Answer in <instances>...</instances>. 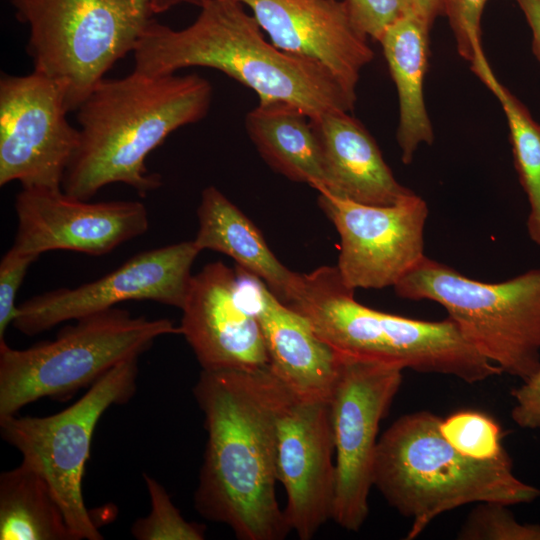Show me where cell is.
Instances as JSON below:
<instances>
[{
    "instance_id": "obj_1",
    "label": "cell",
    "mask_w": 540,
    "mask_h": 540,
    "mask_svg": "<svg viewBox=\"0 0 540 540\" xmlns=\"http://www.w3.org/2000/svg\"><path fill=\"white\" fill-rule=\"evenodd\" d=\"M267 369L202 370L193 389L208 435L194 505L241 540H281L291 531L275 493Z\"/></svg>"
},
{
    "instance_id": "obj_2",
    "label": "cell",
    "mask_w": 540,
    "mask_h": 540,
    "mask_svg": "<svg viewBox=\"0 0 540 540\" xmlns=\"http://www.w3.org/2000/svg\"><path fill=\"white\" fill-rule=\"evenodd\" d=\"M212 86L196 73L148 75L137 71L102 79L77 109L80 143L66 170L62 190L89 200L112 183L140 196L160 187L147 156L172 132L202 120Z\"/></svg>"
},
{
    "instance_id": "obj_3",
    "label": "cell",
    "mask_w": 540,
    "mask_h": 540,
    "mask_svg": "<svg viewBox=\"0 0 540 540\" xmlns=\"http://www.w3.org/2000/svg\"><path fill=\"white\" fill-rule=\"evenodd\" d=\"M133 53L137 72L216 69L252 89L260 101L291 103L310 119L350 112L357 100L321 63L268 42L253 15L235 0H208L195 21L180 30L153 20Z\"/></svg>"
},
{
    "instance_id": "obj_4",
    "label": "cell",
    "mask_w": 540,
    "mask_h": 540,
    "mask_svg": "<svg viewBox=\"0 0 540 540\" xmlns=\"http://www.w3.org/2000/svg\"><path fill=\"white\" fill-rule=\"evenodd\" d=\"M441 418L417 411L396 419L379 437L373 486L399 514L411 519L407 540L439 515L471 503L529 504L540 489L520 480L505 450L479 460L458 452L440 431Z\"/></svg>"
},
{
    "instance_id": "obj_5",
    "label": "cell",
    "mask_w": 540,
    "mask_h": 540,
    "mask_svg": "<svg viewBox=\"0 0 540 540\" xmlns=\"http://www.w3.org/2000/svg\"><path fill=\"white\" fill-rule=\"evenodd\" d=\"M285 305L341 355L422 373L452 376L468 384L502 374L449 318L424 321L362 305L336 266L297 273Z\"/></svg>"
},
{
    "instance_id": "obj_6",
    "label": "cell",
    "mask_w": 540,
    "mask_h": 540,
    "mask_svg": "<svg viewBox=\"0 0 540 540\" xmlns=\"http://www.w3.org/2000/svg\"><path fill=\"white\" fill-rule=\"evenodd\" d=\"M180 334L167 318L110 308L76 320L55 339L26 349L0 342V418L43 397L64 399L122 361L138 358L162 336Z\"/></svg>"
},
{
    "instance_id": "obj_7",
    "label": "cell",
    "mask_w": 540,
    "mask_h": 540,
    "mask_svg": "<svg viewBox=\"0 0 540 540\" xmlns=\"http://www.w3.org/2000/svg\"><path fill=\"white\" fill-rule=\"evenodd\" d=\"M29 27L34 71L62 90L77 110L113 65L134 52L152 23V0H11Z\"/></svg>"
},
{
    "instance_id": "obj_8",
    "label": "cell",
    "mask_w": 540,
    "mask_h": 540,
    "mask_svg": "<svg viewBox=\"0 0 540 540\" xmlns=\"http://www.w3.org/2000/svg\"><path fill=\"white\" fill-rule=\"evenodd\" d=\"M393 288L401 298L440 304L502 373L522 382L540 369V267L484 283L424 256Z\"/></svg>"
},
{
    "instance_id": "obj_9",
    "label": "cell",
    "mask_w": 540,
    "mask_h": 540,
    "mask_svg": "<svg viewBox=\"0 0 540 540\" xmlns=\"http://www.w3.org/2000/svg\"><path fill=\"white\" fill-rule=\"evenodd\" d=\"M138 358L117 364L64 410L44 417L10 415L0 418L1 436L22 455V462L49 484L77 540H101L82 493L86 462L94 430L113 405L135 393Z\"/></svg>"
},
{
    "instance_id": "obj_10",
    "label": "cell",
    "mask_w": 540,
    "mask_h": 540,
    "mask_svg": "<svg viewBox=\"0 0 540 540\" xmlns=\"http://www.w3.org/2000/svg\"><path fill=\"white\" fill-rule=\"evenodd\" d=\"M402 371L341 355L328 403L336 468L332 520L347 531H358L367 519L379 425L400 389Z\"/></svg>"
},
{
    "instance_id": "obj_11",
    "label": "cell",
    "mask_w": 540,
    "mask_h": 540,
    "mask_svg": "<svg viewBox=\"0 0 540 540\" xmlns=\"http://www.w3.org/2000/svg\"><path fill=\"white\" fill-rule=\"evenodd\" d=\"M276 436V476L291 531L310 540L332 519L336 468L328 401L298 396L267 369Z\"/></svg>"
},
{
    "instance_id": "obj_12",
    "label": "cell",
    "mask_w": 540,
    "mask_h": 540,
    "mask_svg": "<svg viewBox=\"0 0 540 540\" xmlns=\"http://www.w3.org/2000/svg\"><path fill=\"white\" fill-rule=\"evenodd\" d=\"M60 87L33 71L0 80V185L60 189L79 146Z\"/></svg>"
},
{
    "instance_id": "obj_13",
    "label": "cell",
    "mask_w": 540,
    "mask_h": 540,
    "mask_svg": "<svg viewBox=\"0 0 540 540\" xmlns=\"http://www.w3.org/2000/svg\"><path fill=\"white\" fill-rule=\"evenodd\" d=\"M318 204L340 237L336 265L352 289L394 287L425 256V200L414 192L397 203L375 206L319 192Z\"/></svg>"
},
{
    "instance_id": "obj_14",
    "label": "cell",
    "mask_w": 540,
    "mask_h": 540,
    "mask_svg": "<svg viewBox=\"0 0 540 540\" xmlns=\"http://www.w3.org/2000/svg\"><path fill=\"white\" fill-rule=\"evenodd\" d=\"M200 252L192 240L138 253L90 283L33 296L18 306L12 325L33 336L131 300L182 309L193 276L191 267Z\"/></svg>"
},
{
    "instance_id": "obj_15",
    "label": "cell",
    "mask_w": 540,
    "mask_h": 540,
    "mask_svg": "<svg viewBox=\"0 0 540 540\" xmlns=\"http://www.w3.org/2000/svg\"><path fill=\"white\" fill-rule=\"evenodd\" d=\"M15 211L18 226L10 249L36 257L51 250L102 256L149 228L147 208L139 201L92 203L62 188H22Z\"/></svg>"
},
{
    "instance_id": "obj_16",
    "label": "cell",
    "mask_w": 540,
    "mask_h": 540,
    "mask_svg": "<svg viewBox=\"0 0 540 540\" xmlns=\"http://www.w3.org/2000/svg\"><path fill=\"white\" fill-rule=\"evenodd\" d=\"M181 335L202 370L253 372L269 367L261 325L245 301L236 270L221 261L192 276Z\"/></svg>"
},
{
    "instance_id": "obj_17",
    "label": "cell",
    "mask_w": 540,
    "mask_h": 540,
    "mask_svg": "<svg viewBox=\"0 0 540 540\" xmlns=\"http://www.w3.org/2000/svg\"><path fill=\"white\" fill-rule=\"evenodd\" d=\"M278 49L324 65L351 94L374 52L343 0H235Z\"/></svg>"
},
{
    "instance_id": "obj_18",
    "label": "cell",
    "mask_w": 540,
    "mask_h": 540,
    "mask_svg": "<svg viewBox=\"0 0 540 540\" xmlns=\"http://www.w3.org/2000/svg\"><path fill=\"white\" fill-rule=\"evenodd\" d=\"M236 272L241 293L261 325L270 371L298 396L329 401L341 355L261 279L238 266Z\"/></svg>"
},
{
    "instance_id": "obj_19",
    "label": "cell",
    "mask_w": 540,
    "mask_h": 540,
    "mask_svg": "<svg viewBox=\"0 0 540 540\" xmlns=\"http://www.w3.org/2000/svg\"><path fill=\"white\" fill-rule=\"evenodd\" d=\"M333 194L358 203L388 206L413 193L401 185L364 125L349 112L311 119Z\"/></svg>"
},
{
    "instance_id": "obj_20",
    "label": "cell",
    "mask_w": 540,
    "mask_h": 540,
    "mask_svg": "<svg viewBox=\"0 0 540 540\" xmlns=\"http://www.w3.org/2000/svg\"><path fill=\"white\" fill-rule=\"evenodd\" d=\"M430 28L412 7L378 41L397 90L399 120L396 140L405 165L412 162L421 144L431 145L434 141L424 98Z\"/></svg>"
},
{
    "instance_id": "obj_21",
    "label": "cell",
    "mask_w": 540,
    "mask_h": 540,
    "mask_svg": "<svg viewBox=\"0 0 540 540\" xmlns=\"http://www.w3.org/2000/svg\"><path fill=\"white\" fill-rule=\"evenodd\" d=\"M246 132L261 158L291 181L331 192L323 154L308 115L280 100H264L245 117Z\"/></svg>"
},
{
    "instance_id": "obj_22",
    "label": "cell",
    "mask_w": 540,
    "mask_h": 540,
    "mask_svg": "<svg viewBox=\"0 0 540 540\" xmlns=\"http://www.w3.org/2000/svg\"><path fill=\"white\" fill-rule=\"evenodd\" d=\"M197 217L193 241L200 251L210 249L231 257L281 302L286 299L297 273L276 258L254 223L215 186L202 191Z\"/></svg>"
},
{
    "instance_id": "obj_23",
    "label": "cell",
    "mask_w": 540,
    "mask_h": 540,
    "mask_svg": "<svg viewBox=\"0 0 540 540\" xmlns=\"http://www.w3.org/2000/svg\"><path fill=\"white\" fill-rule=\"evenodd\" d=\"M1 540H77L47 481L24 462L0 475Z\"/></svg>"
},
{
    "instance_id": "obj_24",
    "label": "cell",
    "mask_w": 540,
    "mask_h": 540,
    "mask_svg": "<svg viewBox=\"0 0 540 540\" xmlns=\"http://www.w3.org/2000/svg\"><path fill=\"white\" fill-rule=\"evenodd\" d=\"M471 69L498 99L506 116L515 168L530 206L527 232L540 246V124L497 79L486 57L472 64Z\"/></svg>"
},
{
    "instance_id": "obj_25",
    "label": "cell",
    "mask_w": 540,
    "mask_h": 540,
    "mask_svg": "<svg viewBox=\"0 0 540 540\" xmlns=\"http://www.w3.org/2000/svg\"><path fill=\"white\" fill-rule=\"evenodd\" d=\"M149 494L150 513L131 527L138 540H202L205 526L187 521L173 504L166 489L148 474H143Z\"/></svg>"
},
{
    "instance_id": "obj_26",
    "label": "cell",
    "mask_w": 540,
    "mask_h": 540,
    "mask_svg": "<svg viewBox=\"0 0 540 540\" xmlns=\"http://www.w3.org/2000/svg\"><path fill=\"white\" fill-rule=\"evenodd\" d=\"M440 431L458 452L470 458L492 459L505 451L499 424L480 411L455 412L441 420Z\"/></svg>"
},
{
    "instance_id": "obj_27",
    "label": "cell",
    "mask_w": 540,
    "mask_h": 540,
    "mask_svg": "<svg viewBox=\"0 0 540 540\" xmlns=\"http://www.w3.org/2000/svg\"><path fill=\"white\" fill-rule=\"evenodd\" d=\"M508 506L477 503L460 528V540H540V525L520 523Z\"/></svg>"
},
{
    "instance_id": "obj_28",
    "label": "cell",
    "mask_w": 540,
    "mask_h": 540,
    "mask_svg": "<svg viewBox=\"0 0 540 540\" xmlns=\"http://www.w3.org/2000/svg\"><path fill=\"white\" fill-rule=\"evenodd\" d=\"M487 0H442L458 54L470 65L485 56L481 44V18Z\"/></svg>"
},
{
    "instance_id": "obj_29",
    "label": "cell",
    "mask_w": 540,
    "mask_h": 540,
    "mask_svg": "<svg viewBox=\"0 0 540 540\" xmlns=\"http://www.w3.org/2000/svg\"><path fill=\"white\" fill-rule=\"evenodd\" d=\"M354 26L379 41L384 32L412 7V0H343Z\"/></svg>"
},
{
    "instance_id": "obj_30",
    "label": "cell",
    "mask_w": 540,
    "mask_h": 540,
    "mask_svg": "<svg viewBox=\"0 0 540 540\" xmlns=\"http://www.w3.org/2000/svg\"><path fill=\"white\" fill-rule=\"evenodd\" d=\"M38 257L22 254L9 249L0 263V342L5 341V333L17 314L16 295L29 266Z\"/></svg>"
},
{
    "instance_id": "obj_31",
    "label": "cell",
    "mask_w": 540,
    "mask_h": 540,
    "mask_svg": "<svg viewBox=\"0 0 540 540\" xmlns=\"http://www.w3.org/2000/svg\"><path fill=\"white\" fill-rule=\"evenodd\" d=\"M511 419L523 429L540 428V369L513 389Z\"/></svg>"
},
{
    "instance_id": "obj_32",
    "label": "cell",
    "mask_w": 540,
    "mask_h": 540,
    "mask_svg": "<svg viewBox=\"0 0 540 540\" xmlns=\"http://www.w3.org/2000/svg\"><path fill=\"white\" fill-rule=\"evenodd\" d=\"M532 32V50L540 62V0H515Z\"/></svg>"
},
{
    "instance_id": "obj_33",
    "label": "cell",
    "mask_w": 540,
    "mask_h": 540,
    "mask_svg": "<svg viewBox=\"0 0 540 540\" xmlns=\"http://www.w3.org/2000/svg\"><path fill=\"white\" fill-rule=\"evenodd\" d=\"M416 12L432 27L439 14H442V0H412Z\"/></svg>"
},
{
    "instance_id": "obj_34",
    "label": "cell",
    "mask_w": 540,
    "mask_h": 540,
    "mask_svg": "<svg viewBox=\"0 0 540 540\" xmlns=\"http://www.w3.org/2000/svg\"><path fill=\"white\" fill-rule=\"evenodd\" d=\"M207 1L208 0H152V8L154 13H162L180 4H189L201 8Z\"/></svg>"
}]
</instances>
